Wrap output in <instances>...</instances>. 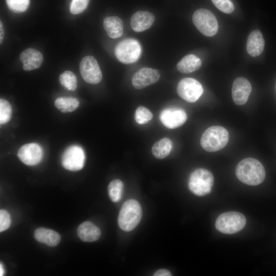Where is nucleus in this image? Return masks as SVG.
<instances>
[{
	"label": "nucleus",
	"instance_id": "nucleus-17",
	"mask_svg": "<svg viewBox=\"0 0 276 276\" xmlns=\"http://www.w3.org/2000/svg\"><path fill=\"white\" fill-rule=\"evenodd\" d=\"M264 46L265 41L261 31L255 30L251 32L246 43L248 54L252 57H257L262 54Z\"/></svg>",
	"mask_w": 276,
	"mask_h": 276
},
{
	"label": "nucleus",
	"instance_id": "nucleus-28",
	"mask_svg": "<svg viewBox=\"0 0 276 276\" xmlns=\"http://www.w3.org/2000/svg\"><path fill=\"white\" fill-rule=\"evenodd\" d=\"M10 9L14 12H22L26 11L30 3V0H6Z\"/></svg>",
	"mask_w": 276,
	"mask_h": 276
},
{
	"label": "nucleus",
	"instance_id": "nucleus-14",
	"mask_svg": "<svg viewBox=\"0 0 276 276\" xmlns=\"http://www.w3.org/2000/svg\"><path fill=\"white\" fill-rule=\"evenodd\" d=\"M251 91V85L247 79L242 77L236 78L232 89V98L235 103L238 105L246 103Z\"/></svg>",
	"mask_w": 276,
	"mask_h": 276
},
{
	"label": "nucleus",
	"instance_id": "nucleus-10",
	"mask_svg": "<svg viewBox=\"0 0 276 276\" xmlns=\"http://www.w3.org/2000/svg\"><path fill=\"white\" fill-rule=\"evenodd\" d=\"M80 74L85 81L95 84L99 83L102 74L96 59L91 56H86L82 58L80 64Z\"/></svg>",
	"mask_w": 276,
	"mask_h": 276
},
{
	"label": "nucleus",
	"instance_id": "nucleus-35",
	"mask_svg": "<svg viewBox=\"0 0 276 276\" xmlns=\"http://www.w3.org/2000/svg\"><path fill=\"white\" fill-rule=\"evenodd\" d=\"M275 91H276V83H275Z\"/></svg>",
	"mask_w": 276,
	"mask_h": 276
},
{
	"label": "nucleus",
	"instance_id": "nucleus-9",
	"mask_svg": "<svg viewBox=\"0 0 276 276\" xmlns=\"http://www.w3.org/2000/svg\"><path fill=\"white\" fill-rule=\"evenodd\" d=\"M176 90L182 99L190 103L197 101L203 93L201 84L191 78L181 79L177 84Z\"/></svg>",
	"mask_w": 276,
	"mask_h": 276
},
{
	"label": "nucleus",
	"instance_id": "nucleus-12",
	"mask_svg": "<svg viewBox=\"0 0 276 276\" xmlns=\"http://www.w3.org/2000/svg\"><path fill=\"white\" fill-rule=\"evenodd\" d=\"M17 155L19 159L28 166L38 164L43 157V150L37 143H32L22 146L18 150Z\"/></svg>",
	"mask_w": 276,
	"mask_h": 276
},
{
	"label": "nucleus",
	"instance_id": "nucleus-1",
	"mask_svg": "<svg viewBox=\"0 0 276 276\" xmlns=\"http://www.w3.org/2000/svg\"><path fill=\"white\" fill-rule=\"evenodd\" d=\"M236 175L242 182L249 186H257L264 181L266 173L260 162L255 158L248 157L238 164Z\"/></svg>",
	"mask_w": 276,
	"mask_h": 276
},
{
	"label": "nucleus",
	"instance_id": "nucleus-13",
	"mask_svg": "<svg viewBox=\"0 0 276 276\" xmlns=\"http://www.w3.org/2000/svg\"><path fill=\"white\" fill-rule=\"evenodd\" d=\"M159 72L149 67H144L137 71L132 78V84L136 89H142L158 81Z\"/></svg>",
	"mask_w": 276,
	"mask_h": 276
},
{
	"label": "nucleus",
	"instance_id": "nucleus-2",
	"mask_svg": "<svg viewBox=\"0 0 276 276\" xmlns=\"http://www.w3.org/2000/svg\"><path fill=\"white\" fill-rule=\"evenodd\" d=\"M142 210L139 202L129 199L122 205L119 212L118 222L121 229L126 232L133 230L140 223Z\"/></svg>",
	"mask_w": 276,
	"mask_h": 276
},
{
	"label": "nucleus",
	"instance_id": "nucleus-26",
	"mask_svg": "<svg viewBox=\"0 0 276 276\" xmlns=\"http://www.w3.org/2000/svg\"><path fill=\"white\" fill-rule=\"evenodd\" d=\"M153 118L152 113L144 106H139L135 110L134 119L139 124H144L149 122Z\"/></svg>",
	"mask_w": 276,
	"mask_h": 276
},
{
	"label": "nucleus",
	"instance_id": "nucleus-18",
	"mask_svg": "<svg viewBox=\"0 0 276 276\" xmlns=\"http://www.w3.org/2000/svg\"><path fill=\"white\" fill-rule=\"evenodd\" d=\"M77 233L79 238L84 242L95 241L101 236L100 228L90 221H85L80 224Z\"/></svg>",
	"mask_w": 276,
	"mask_h": 276
},
{
	"label": "nucleus",
	"instance_id": "nucleus-23",
	"mask_svg": "<svg viewBox=\"0 0 276 276\" xmlns=\"http://www.w3.org/2000/svg\"><path fill=\"white\" fill-rule=\"evenodd\" d=\"M55 107L62 112L75 110L79 105L78 99L72 97H60L55 101Z\"/></svg>",
	"mask_w": 276,
	"mask_h": 276
},
{
	"label": "nucleus",
	"instance_id": "nucleus-22",
	"mask_svg": "<svg viewBox=\"0 0 276 276\" xmlns=\"http://www.w3.org/2000/svg\"><path fill=\"white\" fill-rule=\"evenodd\" d=\"M172 147V141L169 139L165 137L154 143L152 147V152L156 158L163 159L169 154Z\"/></svg>",
	"mask_w": 276,
	"mask_h": 276
},
{
	"label": "nucleus",
	"instance_id": "nucleus-33",
	"mask_svg": "<svg viewBox=\"0 0 276 276\" xmlns=\"http://www.w3.org/2000/svg\"><path fill=\"white\" fill-rule=\"evenodd\" d=\"M0 42L2 43L4 37V29L1 21L0 23Z\"/></svg>",
	"mask_w": 276,
	"mask_h": 276
},
{
	"label": "nucleus",
	"instance_id": "nucleus-34",
	"mask_svg": "<svg viewBox=\"0 0 276 276\" xmlns=\"http://www.w3.org/2000/svg\"><path fill=\"white\" fill-rule=\"evenodd\" d=\"M5 273V268L4 267V266L3 264L1 262L0 264V275L2 276L4 275Z\"/></svg>",
	"mask_w": 276,
	"mask_h": 276
},
{
	"label": "nucleus",
	"instance_id": "nucleus-16",
	"mask_svg": "<svg viewBox=\"0 0 276 276\" xmlns=\"http://www.w3.org/2000/svg\"><path fill=\"white\" fill-rule=\"evenodd\" d=\"M19 59L22 63L23 69L26 71H30L40 66L43 61V57L39 51L32 48H28L20 53Z\"/></svg>",
	"mask_w": 276,
	"mask_h": 276
},
{
	"label": "nucleus",
	"instance_id": "nucleus-21",
	"mask_svg": "<svg viewBox=\"0 0 276 276\" xmlns=\"http://www.w3.org/2000/svg\"><path fill=\"white\" fill-rule=\"evenodd\" d=\"M201 66L200 59L193 54L183 57L177 64L178 70L182 73H190L198 70Z\"/></svg>",
	"mask_w": 276,
	"mask_h": 276
},
{
	"label": "nucleus",
	"instance_id": "nucleus-15",
	"mask_svg": "<svg viewBox=\"0 0 276 276\" xmlns=\"http://www.w3.org/2000/svg\"><path fill=\"white\" fill-rule=\"evenodd\" d=\"M155 20L154 15L147 11H139L134 13L130 19V26L135 32L144 31L151 27Z\"/></svg>",
	"mask_w": 276,
	"mask_h": 276
},
{
	"label": "nucleus",
	"instance_id": "nucleus-30",
	"mask_svg": "<svg viewBox=\"0 0 276 276\" xmlns=\"http://www.w3.org/2000/svg\"><path fill=\"white\" fill-rule=\"evenodd\" d=\"M89 0H72L70 12L73 14H78L83 12L87 7Z\"/></svg>",
	"mask_w": 276,
	"mask_h": 276
},
{
	"label": "nucleus",
	"instance_id": "nucleus-6",
	"mask_svg": "<svg viewBox=\"0 0 276 276\" xmlns=\"http://www.w3.org/2000/svg\"><path fill=\"white\" fill-rule=\"evenodd\" d=\"M193 22L200 32L207 37L214 36L218 30V23L214 14L206 9H199L194 12Z\"/></svg>",
	"mask_w": 276,
	"mask_h": 276
},
{
	"label": "nucleus",
	"instance_id": "nucleus-27",
	"mask_svg": "<svg viewBox=\"0 0 276 276\" xmlns=\"http://www.w3.org/2000/svg\"><path fill=\"white\" fill-rule=\"evenodd\" d=\"M12 108L9 102L4 99H0V123L1 125L8 123L11 119Z\"/></svg>",
	"mask_w": 276,
	"mask_h": 276
},
{
	"label": "nucleus",
	"instance_id": "nucleus-29",
	"mask_svg": "<svg viewBox=\"0 0 276 276\" xmlns=\"http://www.w3.org/2000/svg\"><path fill=\"white\" fill-rule=\"evenodd\" d=\"M211 1L216 8L226 14H230L234 10V6L229 0Z\"/></svg>",
	"mask_w": 276,
	"mask_h": 276
},
{
	"label": "nucleus",
	"instance_id": "nucleus-7",
	"mask_svg": "<svg viewBox=\"0 0 276 276\" xmlns=\"http://www.w3.org/2000/svg\"><path fill=\"white\" fill-rule=\"evenodd\" d=\"M141 46L137 40L127 38L120 41L115 49L117 59L125 64H131L136 61L141 56Z\"/></svg>",
	"mask_w": 276,
	"mask_h": 276
},
{
	"label": "nucleus",
	"instance_id": "nucleus-11",
	"mask_svg": "<svg viewBox=\"0 0 276 276\" xmlns=\"http://www.w3.org/2000/svg\"><path fill=\"white\" fill-rule=\"evenodd\" d=\"M159 119L165 127L169 129H175L180 127L186 122L187 115L183 109L169 107L164 109L160 112Z\"/></svg>",
	"mask_w": 276,
	"mask_h": 276
},
{
	"label": "nucleus",
	"instance_id": "nucleus-24",
	"mask_svg": "<svg viewBox=\"0 0 276 276\" xmlns=\"http://www.w3.org/2000/svg\"><path fill=\"white\" fill-rule=\"evenodd\" d=\"M123 183L118 179L112 180L108 187V195L111 200L114 202L120 201L122 198Z\"/></svg>",
	"mask_w": 276,
	"mask_h": 276
},
{
	"label": "nucleus",
	"instance_id": "nucleus-8",
	"mask_svg": "<svg viewBox=\"0 0 276 276\" xmlns=\"http://www.w3.org/2000/svg\"><path fill=\"white\" fill-rule=\"evenodd\" d=\"M85 161V155L83 149L76 145L67 147L61 157V164L63 168L71 171L82 169Z\"/></svg>",
	"mask_w": 276,
	"mask_h": 276
},
{
	"label": "nucleus",
	"instance_id": "nucleus-20",
	"mask_svg": "<svg viewBox=\"0 0 276 276\" xmlns=\"http://www.w3.org/2000/svg\"><path fill=\"white\" fill-rule=\"evenodd\" d=\"M104 28L111 38L120 37L123 33V23L117 16H107L103 20Z\"/></svg>",
	"mask_w": 276,
	"mask_h": 276
},
{
	"label": "nucleus",
	"instance_id": "nucleus-3",
	"mask_svg": "<svg viewBox=\"0 0 276 276\" xmlns=\"http://www.w3.org/2000/svg\"><path fill=\"white\" fill-rule=\"evenodd\" d=\"M228 140L229 134L225 128L213 126L204 132L200 139V145L206 151L215 152L223 148Z\"/></svg>",
	"mask_w": 276,
	"mask_h": 276
},
{
	"label": "nucleus",
	"instance_id": "nucleus-25",
	"mask_svg": "<svg viewBox=\"0 0 276 276\" xmlns=\"http://www.w3.org/2000/svg\"><path fill=\"white\" fill-rule=\"evenodd\" d=\"M61 84L69 90L74 91L77 86L76 75L71 71H66L59 76Z\"/></svg>",
	"mask_w": 276,
	"mask_h": 276
},
{
	"label": "nucleus",
	"instance_id": "nucleus-4",
	"mask_svg": "<svg viewBox=\"0 0 276 276\" xmlns=\"http://www.w3.org/2000/svg\"><path fill=\"white\" fill-rule=\"evenodd\" d=\"M214 181V176L210 171L199 168L195 170L190 174L188 187L193 194L202 196L211 192Z\"/></svg>",
	"mask_w": 276,
	"mask_h": 276
},
{
	"label": "nucleus",
	"instance_id": "nucleus-5",
	"mask_svg": "<svg viewBox=\"0 0 276 276\" xmlns=\"http://www.w3.org/2000/svg\"><path fill=\"white\" fill-rule=\"evenodd\" d=\"M246 219L241 213L230 211L223 213L217 218L215 227L220 232L233 234L242 230L245 226Z\"/></svg>",
	"mask_w": 276,
	"mask_h": 276
},
{
	"label": "nucleus",
	"instance_id": "nucleus-19",
	"mask_svg": "<svg viewBox=\"0 0 276 276\" xmlns=\"http://www.w3.org/2000/svg\"><path fill=\"white\" fill-rule=\"evenodd\" d=\"M34 238L39 242L49 246L57 245L61 239L60 235L57 232L44 227L38 228L35 231Z\"/></svg>",
	"mask_w": 276,
	"mask_h": 276
},
{
	"label": "nucleus",
	"instance_id": "nucleus-31",
	"mask_svg": "<svg viewBox=\"0 0 276 276\" xmlns=\"http://www.w3.org/2000/svg\"><path fill=\"white\" fill-rule=\"evenodd\" d=\"M11 223V217L9 213L5 210L0 211V232H2L7 229Z\"/></svg>",
	"mask_w": 276,
	"mask_h": 276
},
{
	"label": "nucleus",
	"instance_id": "nucleus-32",
	"mask_svg": "<svg viewBox=\"0 0 276 276\" xmlns=\"http://www.w3.org/2000/svg\"><path fill=\"white\" fill-rule=\"evenodd\" d=\"M154 276H170L171 272L167 269H159L156 271L153 274Z\"/></svg>",
	"mask_w": 276,
	"mask_h": 276
}]
</instances>
